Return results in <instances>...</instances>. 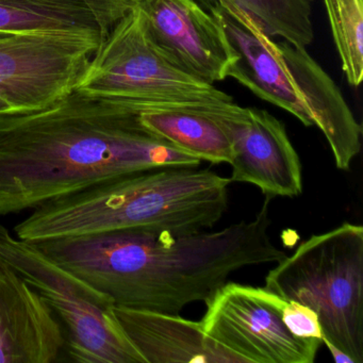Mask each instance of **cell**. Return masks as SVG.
Listing matches in <instances>:
<instances>
[{
	"mask_svg": "<svg viewBox=\"0 0 363 363\" xmlns=\"http://www.w3.org/2000/svg\"><path fill=\"white\" fill-rule=\"evenodd\" d=\"M201 162L142 133L129 104L74 90L40 109L0 114V216L125 174Z\"/></svg>",
	"mask_w": 363,
	"mask_h": 363,
	"instance_id": "cell-1",
	"label": "cell"
},
{
	"mask_svg": "<svg viewBox=\"0 0 363 363\" xmlns=\"http://www.w3.org/2000/svg\"><path fill=\"white\" fill-rule=\"evenodd\" d=\"M271 201L265 196L254 220L218 231L127 229L33 244L116 306L179 314L207 305L235 272L286 256L269 235Z\"/></svg>",
	"mask_w": 363,
	"mask_h": 363,
	"instance_id": "cell-2",
	"label": "cell"
},
{
	"mask_svg": "<svg viewBox=\"0 0 363 363\" xmlns=\"http://www.w3.org/2000/svg\"><path fill=\"white\" fill-rule=\"evenodd\" d=\"M230 184L199 167L125 174L39 206L14 233L33 243L127 229L199 233L228 209Z\"/></svg>",
	"mask_w": 363,
	"mask_h": 363,
	"instance_id": "cell-3",
	"label": "cell"
},
{
	"mask_svg": "<svg viewBox=\"0 0 363 363\" xmlns=\"http://www.w3.org/2000/svg\"><path fill=\"white\" fill-rule=\"evenodd\" d=\"M209 12L239 56L228 77L306 127H318L328 142L335 167L348 171L360 152L362 128L337 84L307 48L274 41L233 4H220Z\"/></svg>",
	"mask_w": 363,
	"mask_h": 363,
	"instance_id": "cell-4",
	"label": "cell"
},
{
	"mask_svg": "<svg viewBox=\"0 0 363 363\" xmlns=\"http://www.w3.org/2000/svg\"><path fill=\"white\" fill-rule=\"evenodd\" d=\"M265 289L318 314L322 343L363 362V227L313 235L265 277Z\"/></svg>",
	"mask_w": 363,
	"mask_h": 363,
	"instance_id": "cell-5",
	"label": "cell"
},
{
	"mask_svg": "<svg viewBox=\"0 0 363 363\" xmlns=\"http://www.w3.org/2000/svg\"><path fill=\"white\" fill-rule=\"evenodd\" d=\"M0 261L52 308L65 329L72 360L82 363H146L113 311L110 297L55 262L31 242L0 224Z\"/></svg>",
	"mask_w": 363,
	"mask_h": 363,
	"instance_id": "cell-6",
	"label": "cell"
},
{
	"mask_svg": "<svg viewBox=\"0 0 363 363\" xmlns=\"http://www.w3.org/2000/svg\"><path fill=\"white\" fill-rule=\"evenodd\" d=\"M75 90L133 103L233 101L165 55L135 6L103 40Z\"/></svg>",
	"mask_w": 363,
	"mask_h": 363,
	"instance_id": "cell-7",
	"label": "cell"
},
{
	"mask_svg": "<svg viewBox=\"0 0 363 363\" xmlns=\"http://www.w3.org/2000/svg\"><path fill=\"white\" fill-rule=\"evenodd\" d=\"M286 303L267 289L227 281L201 322L208 335L247 363H313L322 340L289 330L282 320Z\"/></svg>",
	"mask_w": 363,
	"mask_h": 363,
	"instance_id": "cell-8",
	"label": "cell"
},
{
	"mask_svg": "<svg viewBox=\"0 0 363 363\" xmlns=\"http://www.w3.org/2000/svg\"><path fill=\"white\" fill-rule=\"evenodd\" d=\"M101 44L77 35L0 33V97L14 112L55 103L75 90Z\"/></svg>",
	"mask_w": 363,
	"mask_h": 363,
	"instance_id": "cell-9",
	"label": "cell"
},
{
	"mask_svg": "<svg viewBox=\"0 0 363 363\" xmlns=\"http://www.w3.org/2000/svg\"><path fill=\"white\" fill-rule=\"evenodd\" d=\"M150 37L180 67L214 84L228 77L238 56L222 25L196 0H133Z\"/></svg>",
	"mask_w": 363,
	"mask_h": 363,
	"instance_id": "cell-10",
	"label": "cell"
},
{
	"mask_svg": "<svg viewBox=\"0 0 363 363\" xmlns=\"http://www.w3.org/2000/svg\"><path fill=\"white\" fill-rule=\"evenodd\" d=\"M231 144V182L257 186L269 199L303 192V167L284 123L265 110L240 108L224 120Z\"/></svg>",
	"mask_w": 363,
	"mask_h": 363,
	"instance_id": "cell-11",
	"label": "cell"
},
{
	"mask_svg": "<svg viewBox=\"0 0 363 363\" xmlns=\"http://www.w3.org/2000/svg\"><path fill=\"white\" fill-rule=\"evenodd\" d=\"M65 346L52 308L0 261V363H52Z\"/></svg>",
	"mask_w": 363,
	"mask_h": 363,
	"instance_id": "cell-12",
	"label": "cell"
},
{
	"mask_svg": "<svg viewBox=\"0 0 363 363\" xmlns=\"http://www.w3.org/2000/svg\"><path fill=\"white\" fill-rule=\"evenodd\" d=\"M113 311L146 363H247L208 335L201 320L116 305Z\"/></svg>",
	"mask_w": 363,
	"mask_h": 363,
	"instance_id": "cell-13",
	"label": "cell"
},
{
	"mask_svg": "<svg viewBox=\"0 0 363 363\" xmlns=\"http://www.w3.org/2000/svg\"><path fill=\"white\" fill-rule=\"evenodd\" d=\"M0 33L105 39L101 24L82 0H0Z\"/></svg>",
	"mask_w": 363,
	"mask_h": 363,
	"instance_id": "cell-14",
	"label": "cell"
},
{
	"mask_svg": "<svg viewBox=\"0 0 363 363\" xmlns=\"http://www.w3.org/2000/svg\"><path fill=\"white\" fill-rule=\"evenodd\" d=\"M269 38L307 48L314 39L313 0H228Z\"/></svg>",
	"mask_w": 363,
	"mask_h": 363,
	"instance_id": "cell-15",
	"label": "cell"
},
{
	"mask_svg": "<svg viewBox=\"0 0 363 363\" xmlns=\"http://www.w3.org/2000/svg\"><path fill=\"white\" fill-rule=\"evenodd\" d=\"M333 42L346 79L352 86L363 79V0H324Z\"/></svg>",
	"mask_w": 363,
	"mask_h": 363,
	"instance_id": "cell-16",
	"label": "cell"
},
{
	"mask_svg": "<svg viewBox=\"0 0 363 363\" xmlns=\"http://www.w3.org/2000/svg\"><path fill=\"white\" fill-rule=\"evenodd\" d=\"M282 320L289 330L303 339H323L318 314L307 306L297 301H288L282 311Z\"/></svg>",
	"mask_w": 363,
	"mask_h": 363,
	"instance_id": "cell-17",
	"label": "cell"
},
{
	"mask_svg": "<svg viewBox=\"0 0 363 363\" xmlns=\"http://www.w3.org/2000/svg\"><path fill=\"white\" fill-rule=\"evenodd\" d=\"M101 24L107 37L114 25L133 8V0H82Z\"/></svg>",
	"mask_w": 363,
	"mask_h": 363,
	"instance_id": "cell-18",
	"label": "cell"
},
{
	"mask_svg": "<svg viewBox=\"0 0 363 363\" xmlns=\"http://www.w3.org/2000/svg\"><path fill=\"white\" fill-rule=\"evenodd\" d=\"M325 346L328 348L329 352H330L331 356H333V360L337 363H354L352 362V359L347 356V354H344L342 350H340L339 348L335 347V346L331 345V344L325 343Z\"/></svg>",
	"mask_w": 363,
	"mask_h": 363,
	"instance_id": "cell-19",
	"label": "cell"
},
{
	"mask_svg": "<svg viewBox=\"0 0 363 363\" xmlns=\"http://www.w3.org/2000/svg\"><path fill=\"white\" fill-rule=\"evenodd\" d=\"M196 1L208 12L220 5V3H228V0H196Z\"/></svg>",
	"mask_w": 363,
	"mask_h": 363,
	"instance_id": "cell-20",
	"label": "cell"
},
{
	"mask_svg": "<svg viewBox=\"0 0 363 363\" xmlns=\"http://www.w3.org/2000/svg\"><path fill=\"white\" fill-rule=\"evenodd\" d=\"M9 112H14L13 108L5 99L0 97V114L9 113Z\"/></svg>",
	"mask_w": 363,
	"mask_h": 363,
	"instance_id": "cell-21",
	"label": "cell"
}]
</instances>
